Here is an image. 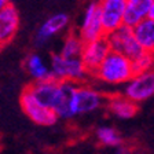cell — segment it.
I'll return each mask as SVG.
<instances>
[{
	"label": "cell",
	"instance_id": "12",
	"mask_svg": "<svg viewBox=\"0 0 154 154\" xmlns=\"http://www.w3.org/2000/svg\"><path fill=\"white\" fill-rule=\"evenodd\" d=\"M67 23H69V17L63 13H59V14H55V15L50 17L38 28V32L36 35V44L37 45L44 44L48 38H51L52 36H55L57 33L63 30L67 26Z\"/></svg>",
	"mask_w": 154,
	"mask_h": 154
},
{
	"label": "cell",
	"instance_id": "1",
	"mask_svg": "<svg viewBox=\"0 0 154 154\" xmlns=\"http://www.w3.org/2000/svg\"><path fill=\"white\" fill-rule=\"evenodd\" d=\"M92 74L98 80L110 85L127 84L135 76L132 70V62L113 51L107 54V57Z\"/></svg>",
	"mask_w": 154,
	"mask_h": 154
},
{
	"label": "cell",
	"instance_id": "18",
	"mask_svg": "<svg viewBox=\"0 0 154 154\" xmlns=\"http://www.w3.org/2000/svg\"><path fill=\"white\" fill-rule=\"evenodd\" d=\"M154 69V54H150V52H142L140 57H138L132 62V70H134V74H140L144 73V72L153 70Z\"/></svg>",
	"mask_w": 154,
	"mask_h": 154
},
{
	"label": "cell",
	"instance_id": "15",
	"mask_svg": "<svg viewBox=\"0 0 154 154\" xmlns=\"http://www.w3.org/2000/svg\"><path fill=\"white\" fill-rule=\"evenodd\" d=\"M25 67L28 73L37 81H45L52 79L50 67L47 66V63L44 62L42 57L38 54H30L25 61Z\"/></svg>",
	"mask_w": 154,
	"mask_h": 154
},
{
	"label": "cell",
	"instance_id": "4",
	"mask_svg": "<svg viewBox=\"0 0 154 154\" xmlns=\"http://www.w3.org/2000/svg\"><path fill=\"white\" fill-rule=\"evenodd\" d=\"M19 102H21V107H22L23 113L36 124L47 127V125H52L57 122L58 117L55 116V113L38 102L29 87H26L22 91Z\"/></svg>",
	"mask_w": 154,
	"mask_h": 154
},
{
	"label": "cell",
	"instance_id": "2",
	"mask_svg": "<svg viewBox=\"0 0 154 154\" xmlns=\"http://www.w3.org/2000/svg\"><path fill=\"white\" fill-rule=\"evenodd\" d=\"M51 66L50 72L54 80L65 81V83H80L87 77L88 72L85 70L84 65L81 63L80 58L67 59L62 58L59 54H54L51 57Z\"/></svg>",
	"mask_w": 154,
	"mask_h": 154
},
{
	"label": "cell",
	"instance_id": "16",
	"mask_svg": "<svg viewBox=\"0 0 154 154\" xmlns=\"http://www.w3.org/2000/svg\"><path fill=\"white\" fill-rule=\"evenodd\" d=\"M83 40L79 37V35H69L63 43V47L61 50V57L67 58V59H73V58H80L81 50H83Z\"/></svg>",
	"mask_w": 154,
	"mask_h": 154
},
{
	"label": "cell",
	"instance_id": "6",
	"mask_svg": "<svg viewBox=\"0 0 154 154\" xmlns=\"http://www.w3.org/2000/svg\"><path fill=\"white\" fill-rule=\"evenodd\" d=\"M122 95L136 105L154 96V69L132 77L125 84Z\"/></svg>",
	"mask_w": 154,
	"mask_h": 154
},
{
	"label": "cell",
	"instance_id": "19",
	"mask_svg": "<svg viewBox=\"0 0 154 154\" xmlns=\"http://www.w3.org/2000/svg\"><path fill=\"white\" fill-rule=\"evenodd\" d=\"M149 19L154 21V0L151 2V6H150V11H149V15H147Z\"/></svg>",
	"mask_w": 154,
	"mask_h": 154
},
{
	"label": "cell",
	"instance_id": "9",
	"mask_svg": "<svg viewBox=\"0 0 154 154\" xmlns=\"http://www.w3.org/2000/svg\"><path fill=\"white\" fill-rule=\"evenodd\" d=\"M19 28V14L13 4L0 10V48L8 44Z\"/></svg>",
	"mask_w": 154,
	"mask_h": 154
},
{
	"label": "cell",
	"instance_id": "20",
	"mask_svg": "<svg viewBox=\"0 0 154 154\" xmlns=\"http://www.w3.org/2000/svg\"><path fill=\"white\" fill-rule=\"evenodd\" d=\"M7 4H10V2H8V0H0V10H2V8H4V7H6Z\"/></svg>",
	"mask_w": 154,
	"mask_h": 154
},
{
	"label": "cell",
	"instance_id": "21",
	"mask_svg": "<svg viewBox=\"0 0 154 154\" xmlns=\"http://www.w3.org/2000/svg\"><path fill=\"white\" fill-rule=\"evenodd\" d=\"M117 154H128V153H127V151H124V150H120Z\"/></svg>",
	"mask_w": 154,
	"mask_h": 154
},
{
	"label": "cell",
	"instance_id": "17",
	"mask_svg": "<svg viewBox=\"0 0 154 154\" xmlns=\"http://www.w3.org/2000/svg\"><path fill=\"white\" fill-rule=\"evenodd\" d=\"M96 138H98V140L102 144L110 146V147H114V146H120L121 144V136L112 127H100L96 131Z\"/></svg>",
	"mask_w": 154,
	"mask_h": 154
},
{
	"label": "cell",
	"instance_id": "3",
	"mask_svg": "<svg viewBox=\"0 0 154 154\" xmlns=\"http://www.w3.org/2000/svg\"><path fill=\"white\" fill-rule=\"evenodd\" d=\"M105 37L107 40L110 51L122 55V57L129 59L131 62H134L143 52L142 48L139 47L136 38H135L132 28L122 25L121 28L116 29L114 32L106 35Z\"/></svg>",
	"mask_w": 154,
	"mask_h": 154
},
{
	"label": "cell",
	"instance_id": "14",
	"mask_svg": "<svg viewBox=\"0 0 154 154\" xmlns=\"http://www.w3.org/2000/svg\"><path fill=\"white\" fill-rule=\"evenodd\" d=\"M107 109L110 113L122 120L132 119L138 113V105L124 95H112L107 99Z\"/></svg>",
	"mask_w": 154,
	"mask_h": 154
},
{
	"label": "cell",
	"instance_id": "5",
	"mask_svg": "<svg viewBox=\"0 0 154 154\" xmlns=\"http://www.w3.org/2000/svg\"><path fill=\"white\" fill-rule=\"evenodd\" d=\"M96 4L105 36L124 25L125 0H100Z\"/></svg>",
	"mask_w": 154,
	"mask_h": 154
},
{
	"label": "cell",
	"instance_id": "8",
	"mask_svg": "<svg viewBox=\"0 0 154 154\" xmlns=\"http://www.w3.org/2000/svg\"><path fill=\"white\" fill-rule=\"evenodd\" d=\"M79 37L83 40V43H90L105 37V32H103L102 23H100L99 11H98V4L96 3H91L87 7Z\"/></svg>",
	"mask_w": 154,
	"mask_h": 154
},
{
	"label": "cell",
	"instance_id": "13",
	"mask_svg": "<svg viewBox=\"0 0 154 154\" xmlns=\"http://www.w3.org/2000/svg\"><path fill=\"white\" fill-rule=\"evenodd\" d=\"M134 36L142 51L154 54V21L146 18L132 28Z\"/></svg>",
	"mask_w": 154,
	"mask_h": 154
},
{
	"label": "cell",
	"instance_id": "10",
	"mask_svg": "<svg viewBox=\"0 0 154 154\" xmlns=\"http://www.w3.org/2000/svg\"><path fill=\"white\" fill-rule=\"evenodd\" d=\"M105 96L96 90L91 87L77 85L76 91V106H77V114H84V113H90L94 110L99 109L103 103Z\"/></svg>",
	"mask_w": 154,
	"mask_h": 154
},
{
	"label": "cell",
	"instance_id": "7",
	"mask_svg": "<svg viewBox=\"0 0 154 154\" xmlns=\"http://www.w3.org/2000/svg\"><path fill=\"white\" fill-rule=\"evenodd\" d=\"M109 52L110 48L106 37L98 38V40H94L90 43H84L80 54V61L88 73H94Z\"/></svg>",
	"mask_w": 154,
	"mask_h": 154
},
{
	"label": "cell",
	"instance_id": "11",
	"mask_svg": "<svg viewBox=\"0 0 154 154\" xmlns=\"http://www.w3.org/2000/svg\"><path fill=\"white\" fill-rule=\"evenodd\" d=\"M153 0H125L124 26L135 28L139 22L147 18Z\"/></svg>",
	"mask_w": 154,
	"mask_h": 154
}]
</instances>
